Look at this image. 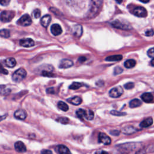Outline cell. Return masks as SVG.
<instances>
[{
	"instance_id": "8d00e7d4",
	"label": "cell",
	"mask_w": 154,
	"mask_h": 154,
	"mask_svg": "<svg viewBox=\"0 0 154 154\" xmlns=\"http://www.w3.org/2000/svg\"><path fill=\"white\" fill-rule=\"evenodd\" d=\"M0 73L5 74V75L8 74V70H6L5 69H4L1 63H0Z\"/></svg>"
},
{
	"instance_id": "603a6c76",
	"label": "cell",
	"mask_w": 154,
	"mask_h": 154,
	"mask_svg": "<svg viewBox=\"0 0 154 154\" xmlns=\"http://www.w3.org/2000/svg\"><path fill=\"white\" fill-rule=\"evenodd\" d=\"M135 64H136V61L134 60H132V59L126 60L125 62V64H124L125 67H126L128 69L134 67L135 66Z\"/></svg>"
},
{
	"instance_id": "5b68a950",
	"label": "cell",
	"mask_w": 154,
	"mask_h": 154,
	"mask_svg": "<svg viewBox=\"0 0 154 154\" xmlns=\"http://www.w3.org/2000/svg\"><path fill=\"white\" fill-rule=\"evenodd\" d=\"M111 25L116 28L122 29H131L132 27L128 24H125L118 20H116L111 23Z\"/></svg>"
},
{
	"instance_id": "5bb4252c",
	"label": "cell",
	"mask_w": 154,
	"mask_h": 154,
	"mask_svg": "<svg viewBox=\"0 0 154 154\" xmlns=\"http://www.w3.org/2000/svg\"><path fill=\"white\" fill-rule=\"evenodd\" d=\"M58 154H72L70 150L64 145H58L56 147Z\"/></svg>"
},
{
	"instance_id": "4316f807",
	"label": "cell",
	"mask_w": 154,
	"mask_h": 154,
	"mask_svg": "<svg viewBox=\"0 0 154 154\" xmlns=\"http://www.w3.org/2000/svg\"><path fill=\"white\" fill-rule=\"evenodd\" d=\"M10 35V31L7 29H2L0 30V36L4 38H8Z\"/></svg>"
},
{
	"instance_id": "f546056e",
	"label": "cell",
	"mask_w": 154,
	"mask_h": 154,
	"mask_svg": "<svg viewBox=\"0 0 154 154\" xmlns=\"http://www.w3.org/2000/svg\"><path fill=\"white\" fill-rule=\"evenodd\" d=\"M69 119H67V117H60L58 119H57V121L61 123H63V124H67L68 122H69Z\"/></svg>"
},
{
	"instance_id": "1f68e13d",
	"label": "cell",
	"mask_w": 154,
	"mask_h": 154,
	"mask_svg": "<svg viewBox=\"0 0 154 154\" xmlns=\"http://www.w3.org/2000/svg\"><path fill=\"white\" fill-rule=\"evenodd\" d=\"M123 72V69L119 66H117L114 69V75H119Z\"/></svg>"
},
{
	"instance_id": "ee69618b",
	"label": "cell",
	"mask_w": 154,
	"mask_h": 154,
	"mask_svg": "<svg viewBox=\"0 0 154 154\" xmlns=\"http://www.w3.org/2000/svg\"><path fill=\"white\" fill-rule=\"evenodd\" d=\"M47 93H54V88H49L48 89H47Z\"/></svg>"
},
{
	"instance_id": "cb8c5ba5",
	"label": "cell",
	"mask_w": 154,
	"mask_h": 154,
	"mask_svg": "<svg viewBox=\"0 0 154 154\" xmlns=\"http://www.w3.org/2000/svg\"><path fill=\"white\" fill-rule=\"evenodd\" d=\"M141 102L138 99H135L132 100L129 102V106L131 108H135V107H138L141 105Z\"/></svg>"
},
{
	"instance_id": "836d02e7",
	"label": "cell",
	"mask_w": 154,
	"mask_h": 154,
	"mask_svg": "<svg viewBox=\"0 0 154 154\" xmlns=\"http://www.w3.org/2000/svg\"><path fill=\"white\" fill-rule=\"evenodd\" d=\"M134 87V84L133 82H128L125 85V88L127 90H129V89H132Z\"/></svg>"
},
{
	"instance_id": "7bdbcfd3",
	"label": "cell",
	"mask_w": 154,
	"mask_h": 154,
	"mask_svg": "<svg viewBox=\"0 0 154 154\" xmlns=\"http://www.w3.org/2000/svg\"><path fill=\"white\" fill-rule=\"evenodd\" d=\"M94 154H109V153L107 152L104 150H99L96 152Z\"/></svg>"
},
{
	"instance_id": "4fadbf2b",
	"label": "cell",
	"mask_w": 154,
	"mask_h": 154,
	"mask_svg": "<svg viewBox=\"0 0 154 154\" xmlns=\"http://www.w3.org/2000/svg\"><path fill=\"white\" fill-rule=\"evenodd\" d=\"M14 149L17 152L22 153L25 152L26 150V148L24 143L20 141H17L14 144Z\"/></svg>"
},
{
	"instance_id": "52a82bcc",
	"label": "cell",
	"mask_w": 154,
	"mask_h": 154,
	"mask_svg": "<svg viewBox=\"0 0 154 154\" xmlns=\"http://www.w3.org/2000/svg\"><path fill=\"white\" fill-rule=\"evenodd\" d=\"M133 13L135 16H137L138 17H144L147 16L146 10L144 7H141V6L135 7L134 9Z\"/></svg>"
},
{
	"instance_id": "bcb514c9",
	"label": "cell",
	"mask_w": 154,
	"mask_h": 154,
	"mask_svg": "<svg viewBox=\"0 0 154 154\" xmlns=\"http://www.w3.org/2000/svg\"><path fill=\"white\" fill-rule=\"evenodd\" d=\"M7 117V114H5V115H4V116H0V122L2 121V120H4V119H5Z\"/></svg>"
},
{
	"instance_id": "f6af8a7d",
	"label": "cell",
	"mask_w": 154,
	"mask_h": 154,
	"mask_svg": "<svg viewBox=\"0 0 154 154\" xmlns=\"http://www.w3.org/2000/svg\"><path fill=\"white\" fill-rule=\"evenodd\" d=\"M79 61L80 62V63H82V62H84V61H85L86 60V58L85 57H79Z\"/></svg>"
},
{
	"instance_id": "ffe728a7",
	"label": "cell",
	"mask_w": 154,
	"mask_h": 154,
	"mask_svg": "<svg viewBox=\"0 0 154 154\" xmlns=\"http://www.w3.org/2000/svg\"><path fill=\"white\" fill-rule=\"evenodd\" d=\"M152 123H153L152 119L151 117H149L144 119L143 121H142L140 124V126L141 128H147L150 126Z\"/></svg>"
},
{
	"instance_id": "44dd1931",
	"label": "cell",
	"mask_w": 154,
	"mask_h": 154,
	"mask_svg": "<svg viewBox=\"0 0 154 154\" xmlns=\"http://www.w3.org/2000/svg\"><path fill=\"white\" fill-rule=\"evenodd\" d=\"M122 132L125 134H131L135 132V129L132 126H128L124 127L122 130Z\"/></svg>"
},
{
	"instance_id": "9c48e42d",
	"label": "cell",
	"mask_w": 154,
	"mask_h": 154,
	"mask_svg": "<svg viewBox=\"0 0 154 154\" xmlns=\"http://www.w3.org/2000/svg\"><path fill=\"white\" fill-rule=\"evenodd\" d=\"M19 43L20 45L23 46V47H25V48H29V47H32L34 45V42L33 40H32L31 38H23L21 39L19 41Z\"/></svg>"
},
{
	"instance_id": "e0dca14e",
	"label": "cell",
	"mask_w": 154,
	"mask_h": 154,
	"mask_svg": "<svg viewBox=\"0 0 154 154\" xmlns=\"http://www.w3.org/2000/svg\"><path fill=\"white\" fill-rule=\"evenodd\" d=\"M142 100L147 103H149V102H152L153 101V95L150 93H143L141 96Z\"/></svg>"
},
{
	"instance_id": "e575fe53",
	"label": "cell",
	"mask_w": 154,
	"mask_h": 154,
	"mask_svg": "<svg viewBox=\"0 0 154 154\" xmlns=\"http://www.w3.org/2000/svg\"><path fill=\"white\" fill-rule=\"evenodd\" d=\"M153 49H154L153 48H150L149 50H148V51H147V55H148L149 57L152 58V59L153 58V54H154Z\"/></svg>"
},
{
	"instance_id": "7a4b0ae2",
	"label": "cell",
	"mask_w": 154,
	"mask_h": 154,
	"mask_svg": "<svg viewBox=\"0 0 154 154\" xmlns=\"http://www.w3.org/2000/svg\"><path fill=\"white\" fill-rule=\"evenodd\" d=\"M15 13L13 11H3L0 14V20L3 22H8L14 17Z\"/></svg>"
},
{
	"instance_id": "60d3db41",
	"label": "cell",
	"mask_w": 154,
	"mask_h": 154,
	"mask_svg": "<svg viewBox=\"0 0 154 154\" xmlns=\"http://www.w3.org/2000/svg\"><path fill=\"white\" fill-rule=\"evenodd\" d=\"M145 153H146L145 150L144 149H141L138 151H137L135 154H145Z\"/></svg>"
},
{
	"instance_id": "b9f144b4",
	"label": "cell",
	"mask_w": 154,
	"mask_h": 154,
	"mask_svg": "<svg viewBox=\"0 0 154 154\" xmlns=\"http://www.w3.org/2000/svg\"><path fill=\"white\" fill-rule=\"evenodd\" d=\"M110 134H111L113 135H118L120 134V132L117 130H114L112 131H110Z\"/></svg>"
},
{
	"instance_id": "4dcf8cb0",
	"label": "cell",
	"mask_w": 154,
	"mask_h": 154,
	"mask_svg": "<svg viewBox=\"0 0 154 154\" xmlns=\"http://www.w3.org/2000/svg\"><path fill=\"white\" fill-rule=\"evenodd\" d=\"M111 114L114 115V116H123L126 115V112H119L118 111H111Z\"/></svg>"
},
{
	"instance_id": "9a60e30c",
	"label": "cell",
	"mask_w": 154,
	"mask_h": 154,
	"mask_svg": "<svg viewBox=\"0 0 154 154\" xmlns=\"http://www.w3.org/2000/svg\"><path fill=\"white\" fill-rule=\"evenodd\" d=\"M73 33L77 37H81L82 33V26L79 24L75 25L73 26Z\"/></svg>"
},
{
	"instance_id": "6da1fadb",
	"label": "cell",
	"mask_w": 154,
	"mask_h": 154,
	"mask_svg": "<svg viewBox=\"0 0 154 154\" xmlns=\"http://www.w3.org/2000/svg\"><path fill=\"white\" fill-rule=\"evenodd\" d=\"M26 76V70L20 68L16 70L12 75V79L13 81L16 82H19L22 81Z\"/></svg>"
},
{
	"instance_id": "ac0fdd59",
	"label": "cell",
	"mask_w": 154,
	"mask_h": 154,
	"mask_svg": "<svg viewBox=\"0 0 154 154\" xmlns=\"http://www.w3.org/2000/svg\"><path fill=\"white\" fill-rule=\"evenodd\" d=\"M69 103L75 105H78L81 103L82 99L79 96H75L73 97H70L67 100Z\"/></svg>"
},
{
	"instance_id": "7402d4cb",
	"label": "cell",
	"mask_w": 154,
	"mask_h": 154,
	"mask_svg": "<svg viewBox=\"0 0 154 154\" xmlns=\"http://www.w3.org/2000/svg\"><path fill=\"white\" fill-rule=\"evenodd\" d=\"M122 59V55H111V56H109L105 58L106 61H120Z\"/></svg>"
},
{
	"instance_id": "c3c4849f",
	"label": "cell",
	"mask_w": 154,
	"mask_h": 154,
	"mask_svg": "<svg viewBox=\"0 0 154 154\" xmlns=\"http://www.w3.org/2000/svg\"><path fill=\"white\" fill-rule=\"evenodd\" d=\"M151 65H152V66H154V64H153V58H152V60H151Z\"/></svg>"
},
{
	"instance_id": "2e32d148",
	"label": "cell",
	"mask_w": 154,
	"mask_h": 154,
	"mask_svg": "<svg viewBox=\"0 0 154 154\" xmlns=\"http://www.w3.org/2000/svg\"><path fill=\"white\" fill-rule=\"evenodd\" d=\"M51 21V17L50 15H45L43 17H42L41 20H40V23L42 24V25L45 28H46L49 24L50 23Z\"/></svg>"
},
{
	"instance_id": "484cf974",
	"label": "cell",
	"mask_w": 154,
	"mask_h": 154,
	"mask_svg": "<svg viewBox=\"0 0 154 154\" xmlns=\"http://www.w3.org/2000/svg\"><path fill=\"white\" fill-rule=\"evenodd\" d=\"M58 107L59 108V109H60L61 110L63 111H67L69 109V106L68 105L64 102L63 101H60L58 102Z\"/></svg>"
},
{
	"instance_id": "ba28073f",
	"label": "cell",
	"mask_w": 154,
	"mask_h": 154,
	"mask_svg": "<svg viewBox=\"0 0 154 154\" xmlns=\"http://www.w3.org/2000/svg\"><path fill=\"white\" fill-rule=\"evenodd\" d=\"M99 142L103 143L105 145H109L111 143V138L105 134L103 132H100L99 134Z\"/></svg>"
},
{
	"instance_id": "f35d334b",
	"label": "cell",
	"mask_w": 154,
	"mask_h": 154,
	"mask_svg": "<svg viewBox=\"0 0 154 154\" xmlns=\"http://www.w3.org/2000/svg\"><path fill=\"white\" fill-rule=\"evenodd\" d=\"M145 35L147 36H152L153 35V29H149L146 31Z\"/></svg>"
},
{
	"instance_id": "7c38bea8",
	"label": "cell",
	"mask_w": 154,
	"mask_h": 154,
	"mask_svg": "<svg viewBox=\"0 0 154 154\" xmlns=\"http://www.w3.org/2000/svg\"><path fill=\"white\" fill-rule=\"evenodd\" d=\"M51 31L53 35H58L62 33V29L59 24L55 23L51 26Z\"/></svg>"
},
{
	"instance_id": "8992f818",
	"label": "cell",
	"mask_w": 154,
	"mask_h": 154,
	"mask_svg": "<svg viewBox=\"0 0 154 154\" xmlns=\"http://www.w3.org/2000/svg\"><path fill=\"white\" fill-rule=\"evenodd\" d=\"M92 4H91L90 5V8L89 10V13L88 15H90V17H91L92 15H94L97 13V11L99 10V8L100 6V4L102 3V2L100 3H99V4H97L99 1H92L91 2Z\"/></svg>"
},
{
	"instance_id": "8fae6325",
	"label": "cell",
	"mask_w": 154,
	"mask_h": 154,
	"mask_svg": "<svg viewBox=\"0 0 154 154\" xmlns=\"http://www.w3.org/2000/svg\"><path fill=\"white\" fill-rule=\"evenodd\" d=\"M14 116L15 118H16L17 119L24 120L26 119V117L27 116V114L25 110H23L22 109H19L15 111Z\"/></svg>"
},
{
	"instance_id": "ab89813d",
	"label": "cell",
	"mask_w": 154,
	"mask_h": 154,
	"mask_svg": "<svg viewBox=\"0 0 154 154\" xmlns=\"http://www.w3.org/2000/svg\"><path fill=\"white\" fill-rule=\"evenodd\" d=\"M41 154H53V153H52V152L50 150L43 149L41 151Z\"/></svg>"
},
{
	"instance_id": "83f0119b",
	"label": "cell",
	"mask_w": 154,
	"mask_h": 154,
	"mask_svg": "<svg viewBox=\"0 0 154 154\" xmlns=\"http://www.w3.org/2000/svg\"><path fill=\"white\" fill-rule=\"evenodd\" d=\"M82 83H80L78 82H74L69 86V88L72 90H76L79 88L81 87H82Z\"/></svg>"
},
{
	"instance_id": "f1b7e54d",
	"label": "cell",
	"mask_w": 154,
	"mask_h": 154,
	"mask_svg": "<svg viewBox=\"0 0 154 154\" xmlns=\"http://www.w3.org/2000/svg\"><path fill=\"white\" fill-rule=\"evenodd\" d=\"M93 118H94V112L91 110L87 111V115H86V117L85 119H86L87 120H91Z\"/></svg>"
},
{
	"instance_id": "3957f363",
	"label": "cell",
	"mask_w": 154,
	"mask_h": 154,
	"mask_svg": "<svg viewBox=\"0 0 154 154\" xmlns=\"http://www.w3.org/2000/svg\"><path fill=\"white\" fill-rule=\"evenodd\" d=\"M32 23V20L31 17L27 14H25L24 15H23L17 21V23L19 25L21 26H29Z\"/></svg>"
},
{
	"instance_id": "30bf717a",
	"label": "cell",
	"mask_w": 154,
	"mask_h": 154,
	"mask_svg": "<svg viewBox=\"0 0 154 154\" xmlns=\"http://www.w3.org/2000/svg\"><path fill=\"white\" fill-rule=\"evenodd\" d=\"M73 65V63L72 60L69 59H63L61 60L59 64V67L61 69H66L70 67Z\"/></svg>"
},
{
	"instance_id": "d4e9b609",
	"label": "cell",
	"mask_w": 154,
	"mask_h": 154,
	"mask_svg": "<svg viewBox=\"0 0 154 154\" xmlns=\"http://www.w3.org/2000/svg\"><path fill=\"white\" fill-rule=\"evenodd\" d=\"M87 111L84 109H79L78 110L76 111V113L77 116L80 118V119H83L85 118L86 115H87Z\"/></svg>"
},
{
	"instance_id": "d6a6232c",
	"label": "cell",
	"mask_w": 154,
	"mask_h": 154,
	"mask_svg": "<svg viewBox=\"0 0 154 154\" xmlns=\"http://www.w3.org/2000/svg\"><path fill=\"white\" fill-rule=\"evenodd\" d=\"M40 14H41V12H40V10L39 9H35L33 11V15L34 16L35 18H38L40 16Z\"/></svg>"
},
{
	"instance_id": "277c9868",
	"label": "cell",
	"mask_w": 154,
	"mask_h": 154,
	"mask_svg": "<svg viewBox=\"0 0 154 154\" xmlns=\"http://www.w3.org/2000/svg\"><path fill=\"white\" fill-rule=\"evenodd\" d=\"M123 93V90L122 87L120 86H118L112 88L109 92V95L112 97L116 98V97H120Z\"/></svg>"
},
{
	"instance_id": "d6986e66",
	"label": "cell",
	"mask_w": 154,
	"mask_h": 154,
	"mask_svg": "<svg viewBox=\"0 0 154 154\" xmlns=\"http://www.w3.org/2000/svg\"><path fill=\"white\" fill-rule=\"evenodd\" d=\"M5 65L10 67V68H12L14 67L16 64V60L13 58V57H10V58H7L5 60Z\"/></svg>"
},
{
	"instance_id": "74e56055",
	"label": "cell",
	"mask_w": 154,
	"mask_h": 154,
	"mask_svg": "<svg viewBox=\"0 0 154 154\" xmlns=\"http://www.w3.org/2000/svg\"><path fill=\"white\" fill-rule=\"evenodd\" d=\"M10 1L9 0H1L0 1V4L2 5H4V6H6L9 3H10Z\"/></svg>"
},
{
	"instance_id": "d590c367",
	"label": "cell",
	"mask_w": 154,
	"mask_h": 154,
	"mask_svg": "<svg viewBox=\"0 0 154 154\" xmlns=\"http://www.w3.org/2000/svg\"><path fill=\"white\" fill-rule=\"evenodd\" d=\"M42 75L45 76H48V77H52L54 76V74L52 73L51 72H46V71H43L42 73Z\"/></svg>"
},
{
	"instance_id": "7dc6e473",
	"label": "cell",
	"mask_w": 154,
	"mask_h": 154,
	"mask_svg": "<svg viewBox=\"0 0 154 154\" xmlns=\"http://www.w3.org/2000/svg\"><path fill=\"white\" fill-rule=\"evenodd\" d=\"M141 2H143V3H147V2H149V0H147V1H140Z\"/></svg>"
}]
</instances>
